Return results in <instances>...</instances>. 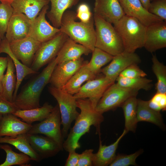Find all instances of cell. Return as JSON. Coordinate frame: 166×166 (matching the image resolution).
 <instances>
[{
	"label": "cell",
	"mask_w": 166,
	"mask_h": 166,
	"mask_svg": "<svg viewBox=\"0 0 166 166\" xmlns=\"http://www.w3.org/2000/svg\"><path fill=\"white\" fill-rule=\"evenodd\" d=\"M76 16L77 18L79 19L81 21L86 23L90 21L93 17V14L91 12L88 5L82 3L78 7Z\"/></svg>",
	"instance_id": "ab89813d"
},
{
	"label": "cell",
	"mask_w": 166,
	"mask_h": 166,
	"mask_svg": "<svg viewBox=\"0 0 166 166\" xmlns=\"http://www.w3.org/2000/svg\"><path fill=\"white\" fill-rule=\"evenodd\" d=\"M61 124L60 112L57 104L46 118L40 123L32 125L27 133L44 135L55 141L63 150L64 139Z\"/></svg>",
	"instance_id": "9c48e42d"
},
{
	"label": "cell",
	"mask_w": 166,
	"mask_h": 166,
	"mask_svg": "<svg viewBox=\"0 0 166 166\" xmlns=\"http://www.w3.org/2000/svg\"><path fill=\"white\" fill-rule=\"evenodd\" d=\"M2 143L13 146L21 152L29 156L31 160L38 162L42 160L39 155L32 148L26 134L19 135L14 137L0 136V144Z\"/></svg>",
	"instance_id": "484cf974"
},
{
	"label": "cell",
	"mask_w": 166,
	"mask_h": 166,
	"mask_svg": "<svg viewBox=\"0 0 166 166\" xmlns=\"http://www.w3.org/2000/svg\"><path fill=\"white\" fill-rule=\"evenodd\" d=\"M82 57L57 64L50 78L51 86L61 89L84 63Z\"/></svg>",
	"instance_id": "5bb4252c"
},
{
	"label": "cell",
	"mask_w": 166,
	"mask_h": 166,
	"mask_svg": "<svg viewBox=\"0 0 166 166\" xmlns=\"http://www.w3.org/2000/svg\"><path fill=\"white\" fill-rule=\"evenodd\" d=\"M118 0L125 15L136 18L147 26L163 21L145 9L139 0Z\"/></svg>",
	"instance_id": "d6986e66"
},
{
	"label": "cell",
	"mask_w": 166,
	"mask_h": 166,
	"mask_svg": "<svg viewBox=\"0 0 166 166\" xmlns=\"http://www.w3.org/2000/svg\"><path fill=\"white\" fill-rule=\"evenodd\" d=\"M144 47L151 53L166 47V21L163 20L147 26Z\"/></svg>",
	"instance_id": "9a60e30c"
},
{
	"label": "cell",
	"mask_w": 166,
	"mask_h": 166,
	"mask_svg": "<svg viewBox=\"0 0 166 166\" xmlns=\"http://www.w3.org/2000/svg\"><path fill=\"white\" fill-rule=\"evenodd\" d=\"M148 11L166 21V0H154L150 3Z\"/></svg>",
	"instance_id": "74e56055"
},
{
	"label": "cell",
	"mask_w": 166,
	"mask_h": 166,
	"mask_svg": "<svg viewBox=\"0 0 166 166\" xmlns=\"http://www.w3.org/2000/svg\"><path fill=\"white\" fill-rule=\"evenodd\" d=\"M7 57L8 61L6 71L1 80L2 88L1 94L7 100L13 102V95L16 82V77L14 73L15 69L12 59L8 56Z\"/></svg>",
	"instance_id": "f546056e"
},
{
	"label": "cell",
	"mask_w": 166,
	"mask_h": 166,
	"mask_svg": "<svg viewBox=\"0 0 166 166\" xmlns=\"http://www.w3.org/2000/svg\"><path fill=\"white\" fill-rule=\"evenodd\" d=\"M48 8V5L44 6L38 16L31 21L28 35L41 43L52 38L60 31L59 28L51 26L46 20L45 15Z\"/></svg>",
	"instance_id": "8fae6325"
},
{
	"label": "cell",
	"mask_w": 166,
	"mask_h": 166,
	"mask_svg": "<svg viewBox=\"0 0 166 166\" xmlns=\"http://www.w3.org/2000/svg\"><path fill=\"white\" fill-rule=\"evenodd\" d=\"M113 25L122 40L124 51L135 52L144 47L147 26L137 19L125 15Z\"/></svg>",
	"instance_id": "277c9868"
},
{
	"label": "cell",
	"mask_w": 166,
	"mask_h": 166,
	"mask_svg": "<svg viewBox=\"0 0 166 166\" xmlns=\"http://www.w3.org/2000/svg\"><path fill=\"white\" fill-rule=\"evenodd\" d=\"M68 157L65 165V166H77L79 160V154L73 150L68 152Z\"/></svg>",
	"instance_id": "ee69618b"
},
{
	"label": "cell",
	"mask_w": 166,
	"mask_h": 166,
	"mask_svg": "<svg viewBox=\"0 0 166 166\" xmlns=\"http://www.w3.org/2000/svg\"><path fill=\"white\" fill-rule=\"evenodd\" d=\"M95 47L114 56L124 51L122 40L112 24L94 14Z\"/></svg>",
	"instance_id": "5b68a950"
},
{
	"label": "cell",
	"mask_w": 166,
	"mask_h": 166,
	"mask_svg": "<svg viewBox=\"0 0 166 166\" xmlns=\"http://www.w3.org/2000/svg\"><path fill=\"white\" fill-rule=\"evenodd\" d=\"M127 133L124 129L121 134L113 143L107 146L103 145L99 135V146L97 152L93 153V166H107L109 165L114 159L119 142Z\"/></svg>",
	"instance_id": "603a6c76"
},
{
	"label": "cell",
	"mask_w": 166,
	"mask_h": 166,
	"mask_svg": "<svg viewBox=\"0 0 166 166\" xmlns=\"http://www.w3.org/2000/svg\"><path fill=\"white\" fill-rule=\"evenodd\" d=\"M9 43L12 52L22 63L30 67L41 43L29 36Z\"/></svg>",
	"instance_id": "4fadbf2b"
},
{
	"label": "cell",
	"mask_w": 166,
	"mask_h": 166,
	"mask_svg": "<svg viewBox=\"0 0 166 166\" xmlns=\"http://www.w3.org/2000/svg\"><path fill=\"white\" fill-rule=\"evenodd\" d=\"M0 2H1V1H0Z\"/></svg>",
	"instance_id": "f5cc1de1"
},
{
	"label": "cell",
	"mask_w": 166,
	"mask_h": 166,
	"mask_svg": "<svg viewBox=\"0 0 166 166\" xmlns=\"http://www.w3.org/2000/svg\"><path fill=\"white\" fill-rule=\"evenodd\" d=\"M92 54L88 65L92 71L97 76L100 72L101 68L111 61L113 56L97 47L92 51Z\"/></svg>",
	"instance_id": "d6a6232c"
},
{
	"label": "cell",
	"mask_w": 166,
	"mask_h": 166,
	"mask_svg": "<svg viewBox=\"0 0 166 166\" xmlns=\"http://www.w3.org/2000/svg\"><path fill=\"white\" fill-rule=\"evenodd\" d=\"M0 149L4 151L6 153L5 160L0 164V166H26L30 165L29 163L31 159L29 156L22 152L18 153L14 152L9 144H0Z\"/></svg>",
	"instance_id": "1f68e13d"
},
{
	"label": "cell",
	"mask_w": 166,
	"mask_h": 166,
	"mask_svg": "<svg viewBox=\"0 0 166 166\" xmlns=\"http://www.w3.org/2000/svg\"><path fill=\"white\" fill-rule=\"evenodd\" d=\"M3 115L2 114V113H0V124H1V122L2 117H3Z\"/></svg>",
	"instance_id": "f907efd6"
},
{
	"label": "cell",
	"mask_w": 166,
	"mask_h": 166,
	"mask_svg": "<svg viewBox=\"0 0 166 166\" xmlns=\"http://www.w3.org/2000/svg\"><path fill=\"white\" fill-rule=\"evenodd\" d=\"M2 39L0 37V45L1 44V42H2Z\"/></svg>",
	"instance_id": "816d5d0a"
},
{
	"label": "cell",
	"mask_w": 166,
	"mask_h": 166,
	"mask_svg": "<svg viewBox=\"0 0 166 166\" xmlns=\"http://www.w3.org/2000/svg\"><path fill=\"white\" fill-rule=\"evenodd\" d=\"M151 99L158 105L161 110H166V94L156 93Z\"/></svg>",
	"instance_id": "7bdbcfd3"
},
{
	"label": "cell",
	"mask_w": 166,
	"mask_h": 166,
	"mask_svg": "<svg viewBox=\"0 0 166 166\" xmlns=\"http://www.w3.org/2000/svg\"><path fill=\"white\" fill-rule=\"evenodd\" d=\"M91 52L88 48L69 38L63 45L56 58L58 64L78 59L82 55H87Z\"/></svg>",
	"instance_id": "7402d4cb"
},
{
	"label": "cell",
	"mask_w": 166,
	"mask_h": 166,
	"mask_svg": "<svg viewBox=\"0 0 166 166\" xmlns=\"http://www.w3.org/2000/svg\"><path fill=\"white\" fill-rule=\"evenodd\" d=\"M87 61L84 63L61 89L73 95L77 93L85 82L94 79L95 75L88 65Z\"/></svg>",
	"instance_id": "cb8c5ba5"
},
{
	"label": "cell",
	"mask_w": 166,
	"mask_h": 166,
	"mask_svg": "<svg viewBox=\"0 0 166 166\" xmlns=\"http://www.w3.org/2000/svg\"><path fill=\"white\" fill-rule=\"evenodd\" d=\"M51 8L46 14L53 26L59 28L62 16L66 10L75 5L78 0H49Z\"/></svg>",
	"instance_id": "f1b7e54d"
},
{
	"label": "cell",
	"mask_w": 166,
	"mask_h": 166,
	"mask_svg": "<svg viewBox=\"0 0 166 166\" xmlns=\"http://www.w3.org/2000/svg\"><path fill=\"white\" fill-rule=\"evenodd\" d=\"M2 91V85L1 82V81L0 80V93H1Z\"/></svg>",
	"instance_id": "681fc988"
},
{
	"label": "cell",
	"mask_w": 166,
	"mask_h": 166,
	"mask_svg": "<svg viewBox=\"0 0 166 166\" xmlns=\"http://www.w3.org/2000/svg\"><path fill=\"white\" fill-rule=\"evenodd\" d=\"M139 91L122 87L114 83L105 92L95 109L102 114L105 112L115 109L121 106L129 98L136 97Z\"/></svg>",
	"instance_id": "52a82bcc"
},
{
	"label": "cell",
	"mask_w": 166,
	"mask_h": 166,
	"mask_svg": "<svg viewBox=\"0 0 166 166\" xmlns=\"http://www.w3.org/2000/svg\"><path fill=\"white\" fill-rule=\"evenodd\" d=\"M94 14L114 24L125 14L118 0H95Z\"/></svg>",
	"instance_id": "ac0fdd59"
},
{
	"label": "cell",
	"mask_w": 166,
	"mask_h": 166,
	"mask_svg": "<svg viewBox=\"0 0 166 166\" xmlns=\"http://www.w3.org/2000/svg\"><path fill=\"white\" fill-rule=\"evenodd\" d=\"M115 81L104 75L89 80L73 95L76 99H89L94 108L106 89Z\"/></svg>",
	"instance_id": "30bf717a"
},
{
	"label": "cell",
	"mask_w": 166,
	"mask_h": 166,
	"mask_svg": "<svg viewBox=\"0 0 166 166\" xmlns=\"http://www.w3.org/2000/svg\"><path fill=\"white\" fill-rule=\"evenodd\" d=\"M69 38L60 31L51 39L41 43L30 68L38 72L43 66L56 57L63 45Z\"/></svg>",
	"instance_id": "ba28073f"
},
{
	"label": "cell",
	"mask_w": 166,
	"mask_h": 166,
	"mask_svg": "<svg viewBox=\"0 0 166 166\" xmlns=\"http://www.w3.org/2000/svg\"><path fill=\"white\" fill-rule=\"evenodd\" d=\"M147 101L148 106L152 109L157 112H160L161 110L160 107L151 99Z\"/></svg>",
	"instance_id": "bcb514c9"
},
{
	"label": "cell",
	"mask_w": 166,
	"mask_h": 166,
	"mask_svg": "<svg viewBox=\"0 0 166 166\" xmlns=\"http://www.w3.org/2000/svg\"><path fill=\"white\" fill-rule=\"evenodd\" d=\"M18 109L14 102L7 100L0 93V113L3 115L13 114Z\"/></svg>",
	"instance_id": "60d3db41"
},
{
	"label": "cell",
	"mask_w": 166,
	"mask_h": 166,
	"mask_svg": "<svg viewBox=\"0 0 166 166\" xmlns=\"http://www.w3.org/2000/svg\"><path fill=\"white\" fill-rule=\"evenodd\" d=\"M77 19L74 12L65 11L62 17L60 31L92 51L95 48L96 41L93 16L86 23L77 22Z\"/></svg>",
	"instance_id": "3957f363"
},
{
	"label": "cell",
	"mask_w": 166,
	"mask_h": 166,
	"mask_svg": "<svg viewBox=\"0 0 166 166\" xmlns=\"http://www.w3.org/2000/svg\"><path fill=\"white\" fill-rule=\"evenodd\" d=\"M143 152L140 150L135 153L128 155L118 154L109 165L110 166H128L130 165H137L136 163V158Z\"/></svg>",
	"instance_id": "8d00e7d4"
},
{
	"label": "cell",
	"mask_w": 166,
	"mask_h": 166,
	"mask_svg": "<svg viewBox=\"0 0 166 166\" xmlns=\"http://www.w3.org/2000/svg\"><path fill=\"white\" fill-rule=\"evenodd\" d=\"M26 136L32 148L42 160L54 156L62 150L55 141L48 136L29 133Z\"/></svg>",
	"instance_id": "2e32d148"
},
{
	"label": "cell",
	"mask_w": 166,
	"mask_h": 166,
	"mask_svg": "<svg viewBox=\"0 0 166 166\" xmlns=\"http://www.w3.org/2000/svg\"><path fill=\"white\" fill-rule=\"evenodd\" d=\"M77 104L80 113L63 144V149L68 152L80 147V138L89 132L91 126L95 127L96 132L100 135V125L104 120L103 114L96 110L89 99H77Z\"/></svg>",
	"instance_id": "6da1fadb"
},
{
	"label": "cell",
	"mask_w": 166,
	"mask_h": 166,
	"mask_svg": "<svg viewBox=\"0 0 166 166\" xmlns=\"http://www.w3.org/2000/svg\"><path fill=\"white\" fill-rule=\"evenodd\" d=\"M53 107L48 102L45 103L42 106L27 110L18 109L13 114L23 121L30 124L36 121H41L46 118L52 111Z\"/></svg>",
	"instance_id": "4316f807"
},
{
	"label": "cell",
	"mask_w": 166,
	"mask_h": 166,
	"mask_svg": "<svg viewBox=\"0 0 166 166\" xmlns=\"http://www.w3.org/2000/svg\"><path fill=\"white\" fill-rule=\"evenodd\" d=\"M7 57H0V80H1L8 65Z\"/></svg>",
	"instance_id": "f6af8a7d"
},
{
	"label": "cell",
	"mask_w": 166,
	"mask_h": 166,
	"mask_svg": "<svg viewBox=\"0 0 166 166\" xmlns=\"http://www.w3.org/2000/svg\"><path fill=\"white\" fill-rule=\"evenodd\" d=\"M146 73L141 69L138 65H131L121 72L119 76L129 78L145 77Z\"/></svg>",
	"instance_id": "f35d334b"
},
{
	"label": "cell",
	"mask_w": 166,
	"mask_h": 166,
	"mask_svg": "<svg viewBox=\"0 0 166 166\" xmlns=\"http://www.w3.org/2000/svg\"><path fill=\"white\" fill-rule=\"evenodd\" d=\"M137 99L136 96L131 97L127 100L121 106L124 115V129L127 132H135L137 123Z\"/></svg>",
	"instance_id": "4dcf8cb0"
},
{
	"label": "cell",
	"mask_w": 166,
	"mask_h": 166,
	"mask_svg": "<svg viewBox=\"0 0 166 166\" xmlns=\"http://www.w3.org/2000/svg\"><path fill=\"white\" fill-rule=\"evenodd\" d=\"M57 64L55 57L41 73L23 86L13 102L18 109L27 110L41 106L39 101L41 94L49 83L52 73Z\"/></svg>",
	"instance_id": "7a4b0ae2"
},
{
	"label": "cell",
	"mask_w": 166,
	"mask_h": 166,
	"mask_svg": "<svg viewBox=\"0 0 166 166\" xmlns=\"http://www.w3.org/2000/svg\"><path fill=\"white\" fill-rule=\"evenodd\" d=\"M141 59L135 52L124 51L113 56L108 65L101 69L100 72L107 78L115 81L120 73L128 66L140 63Z\"/></svg>",
	"instance_id": "7c38bea8"
},
{
	"label": "cell",
	"mask_w": 166,
	"mask_h": 166,
	"mask_svg": "<svg viewBox=\"0 0 166 166\" xmlns=\"http://www.w3.org/2000/svg\"><path fill=\"white\" fill-rule=\"evenodd\" d=\"M49 2V0H13L11 5L14 12L23 14L31 21Z\"/></svg>",
	"instance_id": "d4e9b609"
},
{
	"label": "cell",
	"mask_w": 166,
	"mask_h": 166,
	"mask_svg": "<svg viewBox=\"0 0 166 166\" xmlns=\"http://www.w3.org/2000/svg\"><path fill=\"white\" fill-rule=\"evenodd\" d=\"M7 54L12 59L14 64L16 73V82L15 89L13 95V102L14 100L20 86L25 77L28 75L36 74L38 72L32 69L30 67L21 63L15 56L11 51L9 43L5 37L2 40L0 45V53Z\"/></svg>",
	"instance_id": "44dd1931"
},
{
	"label": "cell",
	"mask_w": 166,
	"mask_h": 166,
	"mask_svg": "<svg viewBox=\"0 0 166 166\" xmlns=\"http://www.w3.org/2000/svg\"><path fill=\"white\" fill-rule=\"evenodd\" d=\"M152 70L157 79L156 93L166 94V66L159 61L156 54L152 55Z\"/></svg>",
	"instance_id": "e575fe53"
},
{
	"label": "cell",
	"mask_w": 166,
	"mask_h": 166,
	"mask_svg": "<svg viewBox=\"0 0 166 166\" xmlns=\"http://www.w3.org/2000/svg\"><path fill=\"white\" fill-rule=\"evenodd\" d=\"M13 9L10 4H0V36L2 39L5 37Z\"/></svg>",
	"instance_id": "d590c367"
},
{
	"label": "cell",
	"mask_w": 166,
	"mask_h": 166,
	"mask_svg": "<svg viewBox=\"0 0 166 166\" xmlns=\"http://www.w3.org/2000/svg\"><path fill=\"white\" fill-rule=\"evenodd\" d=\"M31 21L24 14L14 12L10 18L5 37L9 43L28 36Z\"/></svg>",
	"instance_id": "e0dca14e"
},
{
	"label": "cell",
	"mask_w": 166,
	"mask_h": 166,
	"mask_svg": "<svg viewBox=\"0 0 166 166\" xmlns=\"http://www.w3.org/2000/svg\"><path fill=\"white\" fill-rule=\"evenodd\" d=\"M116 81V83L121 86L138 90H149L152 87V80L145 77L129 78L118 76Z\"/></svg>",
	"instance_id": "836d02e7"
},
{
	"label": "cell",
	"mask_w": 166,
	"mask_h": 166,
	"mask_svg": "<svg viewBox=\"0 0 166 166\" xmlns=\"http://www.w3.org/2000/svg\"><path fill=\"white\" fill-rule=\"evenodd\" d=\"M137 118L138 122L145 121L153 124L163 129L165 127L160 112L151 109L147 101L137 99Z\"/></svg>",
	"instance_id": "83f0119b"
},
{
	"label": "cell",
	"mask_w": 166,
	"mask_h": 166,
	"mask_svg": "<svg viewBox=\"0 0 166 166\" xmlns=\"http://www.w3.org/2000/svg\"><path fill=\"white\" fill-rule=\"evenodd\" d=\"M93 149H86L81 154H79L77 166H93Z\"/></svg>",
	"instance_id": "b9f144b4"
},
{
	"label": "cell",
	"mask_w": 166,
	"mask_h": 166,
	"mask_svg": "<svg viewBox=\"0 0 166 166\" xmlns=\"http://www.w3.org/2000/svg\"></svg>",
	"instance_id": "db71d44e"
},
{
	"label": "cell",
	"mask_w": 166,
	"mask_h": 166,
	"mask_svg": "<svg viewBox=\"0 0 166 166\" xmlns=\"http://www.w3.org/2000/svg\"><path fill=\"white\" fill-rule=\"evenodd\" d=\"M32 125L21 121L13 114L3 115L0 124V136L14 137L27 133Z\"/></svg>",
	"instance_id": "ffe728a7"
},
{
	"label": "cell",
	"mask_w": 166,
	"mask_h": 166,
	"mask_svg": "<svg viewBox=\"0 0 166 166\" xmlns=\"http://www.w3.org/2000/svg\"><path fill=\"white\" fill-rule=\"evenodd\" d=\"M50 94L56 99L58 105L62 128L61 133L64 139L66 138L72 122L79 113L77 111V99L73 95L61 89L51 86L48 87Z\"/></svg>",
	"instance_id": "8992f818"
},
{
	"label": "cell",
	"mask_w": 166,
	"mask_h": 166,
	"mask_svg": "<svg viewBox=\"0 0 166 166\" xmlns=\"http://www.w3.org/2000/svg\"><path fill=\"white\" fill-rule=\"evenodd\" d=\"M1 3H6L8 4H11L13 0H0Z\"/></svg>",
	"instance_id": "c3c4849f"
},
{
	"label": "cell",
	"mask_w": 166,
	"mask_h": 166,
	"mask_svg": "<svg viewBox=\"0 0 166 166\" xmlns=\"http://www.w3.org/2000/svg\"><path fill=\"white\" fill-rule=\"evenodd\" d=\"M143 7L148 11L150 4V0H139Z\"/></svg>",
	"instance_id": "7dc6e473"
}]
</instances>
